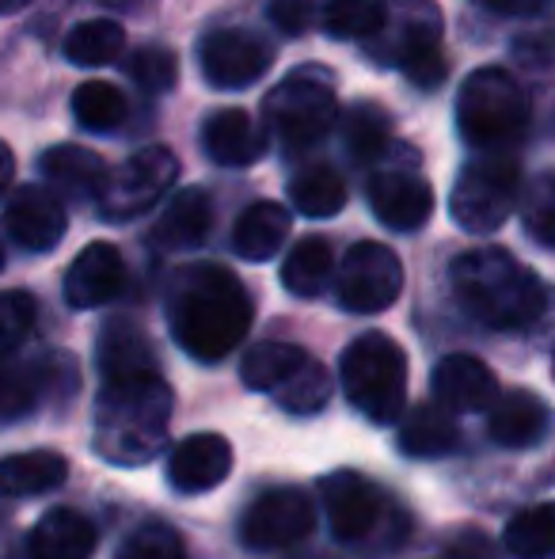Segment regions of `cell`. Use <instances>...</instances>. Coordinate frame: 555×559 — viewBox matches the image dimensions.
<instances>
[{
    "mask_svg": "<svg viewBox=\"0 0 555 559\" xmlns=\"http://www.w3.org/2000/svg\"><path fill=\"white\" fill-rule=\"evenodd\" d=\"M442 46V12L434 0H385V20L365 50L377 66L403 69L411 58Z\"/></svg>",
    "mask_w": 555,
    "mask_h": 559,
    "instance_id": "cell-12",
    "label": "cell"
},
{
    "mask_svg": "<svg viewBox=\"0 0 555 559\" xmlns=\"http://www.w3.org/2000/svg\"><path fill=\"white\" fill-rule=\"evenodd\" d=\"M0 266H4V248H0Z\"/></svg>",
    "mask_w": 555,
    "mask_h": 559,
    "instance_id": "cell-48",
    "label": "cell"
},
{
    "mask_svg": "<svg viewBox=\"0 0 555 559\" xmlns=\"http://www.w3.org/2000/svg\"><path fill=\"white\" fill-rule=\"evenodd\" d=\"M96 361L99 373L107 377H126V373H141V369H156L153 358V343L137 332L130 320H111L99 335L96 346Z\"/></svg>",
    "mask_w": 555,
    "mask_h": 559,
    "instance_id": "cell-28",
    "label": "cell"
},
{
    "mask_svg": "<svg viewBox=\"0 0 555 559\" xmlns=\"http://www.w3.org/2000/svg\"><path fill=\"white\" fill-rule=\"evenodd\" d=\"M214 228V199L202 187H186L164 206V214L153 225V240L164 251L198 248Z\"/></svg>",
    "mask_w": 555,
    "mask_h": 559,
    "instance_id": "cell-22",
    "label": "cell"
},
{
    "mask_svg": "<svg viewBox=\"0 0 555 559\" xmlns=\"http://www.w3.org/2000/svg\"><path fill=\"white\" fill-rule=\"evenodd\" d=\"M104 8H119V12H137L145 0H99Z\"/></svg>",
    "mask_w": 555,
    "mask_h": 559,
    "instance_id": "cell-46",
    "label": "cell"
},
{
    "mask_svg": "<svg viewBox=\"0 0 555 559\" xmlns=\"http://www.w3.org/2000/svg\"><path fill=\"white\" fill-rule=\"evenodd\" d=\"M198 58H202V76L214 88L237 92V88H252L270 69L275 53L252 31H214V35L202 38Z\"/></svg>",
    "mask_w": 555,
    "mask_h": 559,
    "instance_id": "cell-14",
    "label": "cell"
},
{
    "mask_svg": "<svg viewBox=\"0 0 555 559\" xmlns=\"http://www.w3.org/2000/svg\"><path fill=\"white\" fill-rule=\"evenodd\" d=\"M335 274V251L324 236H304L281 263V286L293 297H319L331 286Z\"/></svg>",
    "mask_w": 555,
    "mask_h": 559,
    "instance_id": "cell-27",
    "label": "cell"
},
{
    "mask_svg": "<svg viewBox=\"0 0 555 559\" xmlns=\"http://www.w3.org/2000/svg\"><path fill=\"white\" fill-rule=\"evenodd\" d=\"M27 4H35V0H0V15H15V12H23Z\"/></svg>",
    "mask_w": 555,
    "mask_h": 559,
    "instance_id": "cell-47",
    "label": "cell"
},
{
    "mask_svg": "<svg viewBox=\"0 0 555 559\" xmlns=\"http://www.w3.org/2000/svg\"><path fill=\"white\" fill-rule=\"evenodd\" d=\"M179 179V160L171 148L148 145L137 148L119 171L107 176L104 194L96 199V210L104 222H134L148 214L156 202L168 194V187Z\"/></svg>",
    "mask_w": 555,
    "mask_h": 559,
    "instance_id": "cell-9",
    "label": "cell"
},
{
    "mask_svg": "<svg viewBox=\"0 0 555 559\" xmlns=\"http://www.w3.org/2000/svg\"><path fill=\"white\" fill-rule=\"evenodd\" d=\"M202 148L221 168H248L267 153V133L255 126V118L248 111L225 107V111L209 115L206 126H202Z\"/></svg>",
    "mask_w": 555,
    "mask_h": 559,
    "instance_id": "cell-19",
    "label": "cell"
},
{
    "mask_svg": "<svg viewBox=\"0 0 555 559\" xmlns=\"http://www.w3.org/2000/svg\"><path fill=\"white\" fill-rule=\"evenodd\" d=\"M506 552L514 559H555V502H541L506 522Z\"/></svg>",
    "mask_w": 555,
    "mask_h": 559,
    "instance_id": "cell-30",
    "label": "cell"
},
{
    "mask_svg": "<svg viewBox=\"0 0 555 559\" xmlns=\"http://www.w3.org/2000/svg\"><path fill=\"white\" fill-rule=\"evenodd\" d=\"M232 472V445L221 435H191L168 456V484L179 495H206Z\"/></svg>",
    "mask_w": 555,
    "mask_h": 559,
    "instance_id": "cell-17",
    "label": "cell"
},
{
    "mask_svg": "<svg viewBox=\"0 0 555 559\" xmlns=\"http://www.w3.org/2000/svg\"><path fill=\"white\" fill-rule=\"evenodd\" d=\"M289 202H293L304 217H335L347 206V187H342L339 171L316 164V168H304L301 176H293V183H289Z\"/></svg>",
    "mask_w": 555,
    "mask_h": 559,
    "instance_id": "cell-32",
    "label": "cell"
},
{
    "mask_svg": "<svg viewBox=\"0 0 555 559\" xmlns=\"http://www.w3.org/2000/svg\"><path fill=\"white\" fill-rule=\"evenodd\" d=\"M319 499L327 510L335 540L365 552H388L403 540V514L388 495L362 472H331L319 479Z\"/></svg>",
    "mask_w": 555,
    "mask_h": 559,
    "instance_id": "cell-6",
    "label": "cell"
},
{
    "mask_svg": "<svg viewBox=\"0 0 555 559\" xmlns=\"http://www.w3.org/2000/svg\"><path fill=\"white\" fill-rule=\"evenodd\" d=\"M385 20V0H324V31L339 43L373 38Z\"/></svg>",
    "mask_w": 555,
    "mask_h": 559,
    "instance_id": "cell-36",
    "label": "cell"
},
{
    "mask_svg": "<svg viewBox=\"0 0 555 559\" xmlns=\"http://www.w3.org/2000/svg\"><path fill=\"white\" fill-rule=\"evenodd\" d=\"M365 194H370V210L377 214V222L393 233H415L434 214V191L415 171V160H408L403 168L400 164L377 168L370 176Z\"/></svg>",
    "mask_w": 555,
    "mask_h": 559,
    "instance_id": "cell-13",
    "label": "cell"
},
{
    "mask_svg": "<svg viewBox=\"0 0 555 559\" xmlns=\"http://www.w3.org/2000/svg\"><path fill=\"white\" fill-rule=\"evenodd\" d=\"M38 171H43V179L53 187V194H61V199H73V202H96L99 194H104L107 187V164L99 153H92V148L84 145H53L43 153V160H38Z\"/></svg>",
    "mask_w": 555,
    "mask_h": 559,
    "instance_id": "cell-20",
    "label": "cell"
},
{
    "mask_svg": "<svg viewBox=\"0 0 555 559\" xmlns=\"http://www.w3.org/2000/svg\"><path fill=\"white\" fill-rule=\"evenodd\" d=\"M130 115V99L122 96V88L107 81H88L73 92V118L84 130L111 133L114 126H122Z\"/></svg>",
    "mask_w": 555,
    "mask_h": 559,
    "instance_id": "cell-34",
    "label": "cell"
},
{
    "mask_svg": "<svg viewBox=\"0 0 555 559\" xmlns=\"http://www.w3.org/2000/svg\"><path fill=\"white\" fill-rule=\"evenodd\" d=\"M69 461L53 449H31V453L0 456V495L8 499H35L50 495L65 484Z\"/></svg>",
    "mask_w": 555,
    "mask_h": 559,
    "instance_id": "cell-24",
    "label": "cell"
},
{
    "mask_svg": "<svg viewBox=\"0 0 555 559\" xmlns=\"http://www.w3.org/2000/svg\"><path fill=\"white\" fill-rule=\"evenodd\" d=\"M312 12H316V0H267L270 23L289 38L312 27Z\"/></svg>",
    "mask_w": 555,
    "mask_h": 559,
    "instance_id": "cell-41",
    "label": "cell"
},
{
    "mask_svg": "<svg viewBox=\"0 0 555 559\" xmlns=\"http://www.w3.org/2000/svg\"><path fill=\"white\" fill-rule=\"evenodd\" d=\"M460 427L445 404H419L400 423V449L415 461H437V456L457 453Z\"/></svg>",
    "mask_w": 555,
    "mask_h": 559,
    "instance_id": "cell-25",
    "label": "cell"
},
{
    "mask_svg": "<svg viewBox=\"0 0 555 559\" xmlns=\"http://www.w3.org/2000/svg\"><path fill=\"white\" fill-rule=\"evenodd\" d=\"M388 133H393V118L377 104L350 107L347 122H342V141L354 160H381L388 153Z\"/></svg>",
    "mask_w": 555,
    "mask_h": 559,
    "instance_id": "cell-35",
    "label": "cell"
},
{
    "mask_svg": "<svg viewBox=\"0 0 555 559\" xmlns=\"http://www.w3.org/2000/svg\"><path fill=\"white\" fill-rule=\"evenodd\" d=\"M126 73H130V81H134L141 92H148V96H160V92L176 88L179 61H176V53L164 50V46H141L137 53H130Z\"/></svg>",
    "mask_w": 555,
    "mask_h": 559,
    "instance_id": "cell-38",
    "label": "cell"
},
{
    "mask_svg": "<svg viewBox=\"0 0 555 559\" xmlns=\"http://www.w3.org/2000/svg\"><path fill=\"white\" fill-rule=\"evenodd\" d=\"M403 289V263L393 248L377 240H362L347 251L335 271V301L358 317H373L396 305Z\"/></svg>",
    "mask_w": 555,
    "mask_h": 559,
    "instance_id": "cell-10",
    "label": "cell"
},
{
    "mask_svg": "<svg viewBox=\"0 0 555 559\" xmlns=\"http://www.w3.org/2000/svg\"><path fill=\"white\" fill-rule=\"evenodd\" d=\"M289 225H293V217H289L286 206H278V202H252L240 214L237 228H232V248L248 263H267L289 240Z\"/></svg>",
    "mask_w": 555,
    "mask_h": 559,
    "instance_id": "cell-26",
    "label": "cell"
},
{
    "mask_svg": "<svg viewBox=\"0 0 555 559\" xmlns=\"http://www.w3.org/2000/svg\"><path fill=\"white\" fill-rule=\"evenodd\" d=\"M171 407L176 396L160 369L107 377L92 407V445L107 464H148L168 442Z\"/></svg>",
    "mask_w": 555,
    "mask_h": 559,
    "instance_id": "cell-2",
    "label": "cell"
},
{
    "mask_svg": "<svg viewBox=\"0 0 555 559\" xmlns=\"http://www.w3.org/2000/svg\"><path fill=\"white\" fill-rule=\"evenodd\" d=\"M122 50H126V31H122L119 20H84V23H76L65 35V43H61L65 61L84 66V69L111 66Z\"/></svg>",
    "mask_w": 555,
    "mask_h": 559,
    "instance_id": "cell-29",
    "label": "cell"
},
{
    "mask_svg": "<svg viewBox=\"0 0 555 559\" xmlns=\"http://www.w3.org/2000/svg\"><path fill=\"white\" fill-rule=\"evenodd\" d=\"M38 301L23 289H4L0 294V346H20L35 332Z\"/></svg>",
    "mask_w": 555,
    "mask_h": 559,
    "instance_id": "cell-40",
    "label": "cell"
},
{
    "mask_svg": "<svg viewBox=\"0 0 555 559\" xmlns=\"http://www.w3.org/2000/svg\"><path fill=\"white\" fill-rule=\"evenodd\" d=\"M521 225L541 248L555 251V168L529 183L521 199Z\"/></svg>",
    "mask_w": 555,
    "mask_h": 559,
    "instance_id": "cell-37",
    "label": "cell"
},
{
    "mask_svg": "<svg viewBox=\"0 0 555 559\" xmlns=\"http://www.w3.org/2000/svg\"><path fill=\"white\" fill-rule=\"evenodd\" d=\"M92 552H96V525L81 510L53 507L31 530L35 559H92Z\"/></svg>",
    "mask_w": 555,
    "mask_h": 559,
    "instance_id": "cell-23",
    "label": "cell"
},
{
    "mask_svg": "<svg viewBox=\"0 0 555 559\" xmlns=\"http://www.w3.org/2000/svg\"><path fill=\"white\" fill-rule=\"evenodd\" d=\"M65 301L69 309H99V305H111L114 297L126 289V263H122L119 248L107 240H96L81 251V255L69 263L65 271Z\"/></svg>",
    "mask_w": 555,
    "mask_h": 559,
    "instance_id": "cell-15",
    "label": "cell"
},
{
    "mask_svg": "<svg viewBox=\"0 0 555 559\" xmlns=\"http://www.w3.org/2000/svg\"><path fill=\"white\" fill-rule=\"evenodd\" d=\"M552 427V412L536 392L514 389L498 392V400L487 412V435L506 449H526L536 445Z\"/></svg>",
    "mask_w": 555,
    "mask_h": 559,
    "instance_id": "cell-21",
    "label": "cell"
},
{
    "mask_svg": "<svg viewBox=\"0 0 555 559\" xmlns=\"http://www.w3.org/2000/svg\"><path fill=\"white\" fill-rule=\"evenodd\" d=\"M312 525H316V507L309 495L301 487H275L248 507L244 522H240V540L252 552H278V548L301 545Z\"/></svg>",
    "mask_w": 555,
    "mask_h": 559,
    "instance_id": "cell-11",
    "label": "cell"
},
{
    "mask_svg": "<svg viewBox=\"0 0 555 559\" xmlns=\"http://www.w3.org/2000/svg\"><path fill=\"white\" fill-rule=\"evenodd\" d=\"M114 559H186V552H183V540H179V533L171 530V525L148 522L130 533L126 545L119 548Z\"/></svg>",
    "mask_w": 555,
    "mask_h": 559,
    "instance_id": "cell-39",
    "label": "cell"
},
{
    "mask_svg": "<svg viewBox=\"0 0 555 559\" xmlns=\"http://www.w3.org/2000/svg\"><path fill=\"white\" fill-rule=\"evenodd\" d=\"M12 179H15V156H12V148H8L4 141H0V199L8 194Z\"/></svg>",
    "mask_w": 555,
    "mask_h": 559,
    "instance_id": "cell-45",
    "label": "cell"
},
{
    "mask_svg": "<svg viewBox=\"0 0 555 559\" xmlns=\"http://www.w3.org/2000/svg\"><path fill=\"white\" fill-rule=\"evenodd\" d=\"M270 396H275V404L289 415H316V412H324L327 400H331V373L309 354Z\"/></svg>",
    "mask_w": 555,
    "mask_h": 559,
    "instance_id": "cell-31",
    "label": "cell"
},
{
    "mask_svg": "<svg viewBox=\"0 0 555 559\" xmlns=\"http://www.w3.org/2000/svg\"><path fill=\"white\" fill-rule=\"evenodd\" d=\"M339 381L350 407L385 427L400 419L408 404V354L396 338L365 332L342 350Z\"/></svg>",
    "mask_w": 555,
    "mask_h": 559,
    "instance_id": "cell-4",
    "label": "cell"
},
{
    "mask_svg": "<svg viewBox=\"0 0 555 559\" xmlns=\"http://www.w3.org/2000/svg\"><path fill=\"white\" fill-rule=\"evenodd\" d=\"M430 389L437 404H445L449 412H491V404L498 400L495 373L472 354H449L437 361L430 373Z\"/></svg>",
    "mask_w": 555,
    "mask_h": 559,
    "instance_id": "cell-18",
    "label": "cell"
},
{
    "mask_svg": "<svg viewBox=\"0 0 555 559\" xmlns=\"http://www.w3.org/2000/svg\"><path fill=\"white\" fill-rule=\"evenodd\" d=\"M4 228L20 248L50 251L65 236L69 217L53 191H46V187H15L4 206Z\"/></svg>",
    "mask_w": 555,
    "mask_h": 559,
    "instance_id": "cell-16",
    "label": "cell"
},
{
    "mask_svg": "<svg viewBox=\"0 0 555 559\" xmlns=\"http://www.w3.org/2000/svg\"><path fill=\"white\" fill-rule=\"evenodd\" d=\"M445 73H449V66H445V53L442 46H434V50L419 53V58H411L408 66H403V76H408L415 88H437V84L445 81Z\"/></svg>",
    "mask_w": 555,
    "mask_h": 559,
    "instance_id": "cell-42",
    "label": "cell"
},
{
    "mask_svg": "<svg viewBox=\"0 0 555 559\" xmlns=\"http://www.w3.org/2000/svg\"><path fill=\"white\" fill-rule=\"evenodd\" d=\"M335 115H339V99H335V84L324 69L304 66L289 73L270 88L263 99V118H267L270 138L289 153L312 148L331 133Z\"/></svg>",
    "mask_w": 555,
    "mask_h": 559,
    "instance_id": "cell-7",
    "label": "cell"
},
{
    "mask_svg": "<svg viewBox=\"0 0 555 559\" xmlns=\"http://www.w3.org/2000/svg\"><path fill=\"white\" fill-rule=\"evenodd\" d=\"M552 373H555V358H552Z\"/></svg>",
    "mask_w": 555,
    "mask_h": 559,
    "instance_id": "cell-49",
    "label": "cell"
},
{
    "mask_svg": "<svg viewBox=\"0 0 555 559\" xmlns=\"http://www.w3.org/2000/svg\"><path fill=\"white\" fill-rule=\"evenodd\" d=\"M487 12L495 15H510V20H521V15H536L552 4V0H480Z\"/></svg>",
    "mask_w": 555,
    "mask_h": 559,
    "instance_id": "cell-44",
    "label": "cell"
},
{
    "mask_svg": "<svg viewBox=\"0 0 555 559\" xmlns=\"http://www.w3.org/2000/svg\"><path fill=\"white\" fill-rule=\"evenodd\" d=\"M255 305L244 282L217 263H198L179 271L171 286L168 320L171 338L194 361H221L244 343Z\"/></svg>",
    "mask_w": 555,
    "mask_h": 559,
    "instance_id": "cell-1",
    "label": "cell"
},
{
    "mask_svg": "<svg viewBox=\"0 0 555 559\" xmlns=\"http://www.w3.org/2000/svg\"><path fill=\"white\" fill-rule=\"evenodd\" d=\"M449 282L460 309L495 332H521L544 312L541 278L503 248H475L457 255Z\"/></svg>",
    "mask_w": 555,
    "mask_h": 559,
    "instance_id": "cell-3",
    "label": "cell"
},
{
    "mask_svg": "<svg viewBox=\"0 0 555 559\" xmlns=\"http://www.w3.org/2000/svg\"><path fill=\"white\" fill-rule=\"evenodd\" d=\"M521 199V168L510 153H483L453 183L449 214L464 233L487 236L506 225Z\"/></svg>",
    "mask_w": 555,
    "mask_h": 559,
    "instance_id": "cell-8",
    "label": "cell"
},
{
    "mask_svg": "<svg viewBox=\"0 0 555 559\" xmlns=\"http://www.w3.org/2000/svg\"><path fill=\"white\" fill-rule=\"evenodd\" d=\"M457 130L480 153H506L529 130V99L506 69H475L457 92Z\"/></svg>",
    "mask_w": 555,
    "mask_h": 559,
    "instance_id": "cell-5",
    "label": "cell"
},
{
    "mask_svg": "<svg viewBox=\"0 0 555 559\" xmlns=\"http://www.w3.org/2000/svg\"><path fill=\"white\" fill-rule=\"evenodd\" d=\"M309 354L293 343H260L240 358V381L252 392H275Z\"/></svg>",
    "mask_w": 555,
    "mask_h": 559,
    "instance_id": "cell-33",
    "label": "cell"
},
{
    "mask_svg": "<svg viewBox=\"0 0 555 559\" xmlns=\"http://www.w3.org/2000/svg\"><path fill=\"white\" fill-rule=\"evenodd\" d=\"M445 559H498V548L491 545L487 533L480 530H460L457 537L445 545Z\"/></svg>",
    "mask_w": 555,
    "mask_h": 559,
    "instance_id": "cell-43",
    "label": "cell"
}]
</instances>
